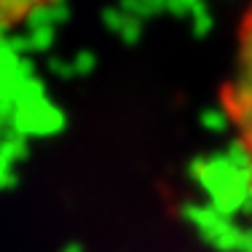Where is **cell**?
<instances>
[{
    "mask_svg": "<svg viewBox=\"0 0 252 252\" xmlns=\"http://www.w3.org/2000/svg\"><path fill=\"white\" fill-rule=\"evenodd\" d=\"M57 0H0V32L25 25L27 19H32L35 14L46 11Z\"/></svg>",
    "mask_w": 252,
    "mask_h": 252,
    "instance_id": "cell-2",
    "label": "cell"
},
{
    "mask_svg": "<svg viewBox=\"0 0 252 252\" xmlns=\"http://www.w3.org/2000/svg\"><path fill=\"white\" fill-rule=\"evenodd\" d=\"M223 110L252 172V5L244 11L236 30L233 67L223 86Z\"/></svg>",
    "mask_w": 252,
    "mask_h": 252,
    "instance_id": "cell-1",
    "label": "cell"
}]
</instances>
